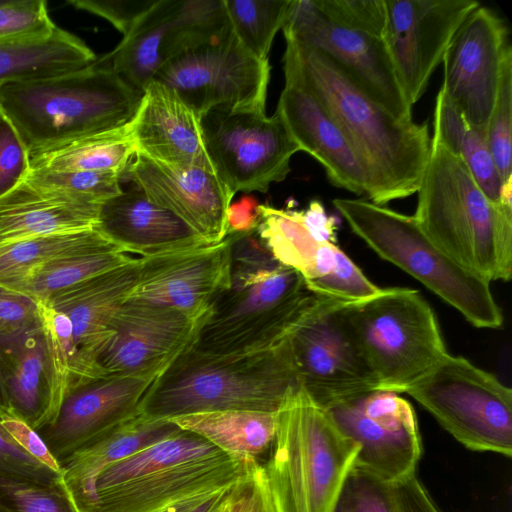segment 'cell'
<instances>
[{"mask_svg":"<svg viewBox=\"0 0 512 512\" xmlns=\"http://www.w3.org/2000/svg\"><path fill=\"white\" fill-rule=\"evenodd\" d=\"M345 305L318 296L290 334L300 386L324 409L379 390L345 319Z\"/></svg>","mask_w":512,"mask_h":512,"instance_id":"13","label":"cell"},{"mask_svg":"<svg viewBox=\"0 0 512 512\" xmlns=\"http://www.w3.org/2000/svg\"><path fill=\"white\" fill-rule=\"evenodd\" d=\"M155 0H71L68 3L79 10L98 15L126 35L138 18Z\"/></svg>","mask_w":512,"mask_h":512,"instance_id":"47","label":"cell"},{"mask_svg":"<svg viewBox=\"0 0 512 512\" xmlns=\"http://www.w3.org/2000/svg\"><path fill=\"white\" fill-rule=\"evenodd\" d=\"M0 358L14 414L38 431L52 394V374L42 326L0 343Z\"/></svg>","mask_w":512,"mask_h":512,"instance_id":"30","label":"cell"},{"mask_svg":"<svg viewBox=\"0 0 512 512\" xmlns=\"http://www.w3.org/2000/svg\"><path fill=\"white\" fill-rule=\"evenodd\" d=\"M233 487L216 494L190 512H218L226 503Z\"/></svg>","mask_w":512,"mask_h":512,"instance_id":"54","label":"cell"},{"mask_svg":"<svg viewBox=\"0 0 512 512\" xmlns=\"http://www.w3.org/2000/svg\"><path fill=\"white\" fill-rule=\"evenodd\" d=\"M259 205L252 196H244L239 201L231 203L227 212L228 234L256 230L259 224Z\"/></svg>","mask_w":512,"mask_h":512,"instance_id":"52","label":"cell"},{"mask_svg":"<svg viewBox=\"0 0 512 512\" xmlns=\"http://www.w3.org/2000/svg\"><path fill=\"white\" fill-rule=\"evenodd\" d=\"M231 28L256 58L268 60L277 32L282 29L290 0H223Z\"/></svg>","mask_w":512,"mask_h":512,"instance_id":"36","label":"cell"},{"mask_svg":"<svg viewBox=\"0 0 512 512\" xmlns=\"http://www.w3.org/2000/svg\"><path fill=\"white\" fill-rule=\"evenodd\" d=\"M227 502H228V499H227L226 503L223 505V507L218 512H227Z\"/></svg>","mask_w":512,"mask_h":512,"instance_id":"56","label":"cell"},{"mask_svg":"<svg viewBox=\"0 0 512 512\" xmlns=\"http://www.w3.org/2000/svg\"><path fill=\"white\" fill-rule=\"evenodd\" d=\"M56 24L45 0H4L0 3V43L46 36Z\"/></svg>","mask_w":512,"mask_h":512,"instance_id":"41","label":"cell"},{"mask_svg":"<svg viewBox=\"0 0 512 512\" xmlns=\"http://www.w3.org/2000/svg\"><path fill=\"white\" fill-rule=\"evenodd\" d=\"M139 258L122 251L71 256L46 263L1 286L41 302L93 277L133 264Z\"/></svg>","mask_w":512,"mask_h":512,"instance_id":"35","label":"cell"},{"mask_svg":"<svg viewBox=\"0 0 512 512\" xmlns=\"http://www.w3.org/2000/svg\"><path fill=\"white\" fill-rule=\"evenodd\" d=\"M358 446L355 467L387 483L416 474L422 441L413 406L398 393L373 390L326 409Z\"/></svg>","mask_w":512,"mask_h":512,"instance_id":"14","label":"cell"},{"mask_svg":"<svg viewBox=\"0 0 512 512\" xmlns=\"http://www.w3.org/2000/svg\"><path fill=\"white\" fill-rule=\"evenodd\" d=\"M0 512H2V511L0 510Z\"/></svg>","mask_w":512,"mask_h":512,"instance_id":"59","label":"cell"},{"mask_svg":"<svg viewBox=\"0 0 512 512\" xmlns=\"http://www.w3.org/2000/svg\"><path fill=\"white\" fill-rule=\"evenodd\" d=\"M0 473L20 476L46 486H55L58 477L18 447L1 426Z\"/></svg>","mask_w":512,"mask_h":512,"instance_id":"48","label":"cell"},{"mask_svg":"<svg viewBox=\"0 0 512 512\" xmlns=\"http://www.w3.org/2000/svg\"><path fill=\"white\" fill-rule=\"evenodd\" d=\"M13 415L15 414L10 406L9 398L7 395L3 376L2 362L0 358V420Z\"/></svg>","mask_w":512,"mask_h":512,"instance_id":"55","label":"cell"},{"mask_svg":"<svg viewBox=\"0 0 512 512\" xmlns=\"http://www.w3.org/2000/svg\"><path fill=\"white\" fill-rule=\"evenodd\" d=\"M343 313L379 390L405 393L448 354L436 315L416 289L382 288Z\"/></svg>","mask_w":512,"mask_h":512,"instance_id":"9","label":"cell"},{"mask_svg":"<svg viewBox=\"0 0 512 512\" xmlns=\"http://www.w3.org/2000/svg\"><path fill=\"white\" fill-rule=\"evenodd\" d=\"M234 234L216 244L141 258L135 284L125 301L165 307L207 318L230 286Z\"/></svg>","mask_w":512,"mask_h":512,"instance_id":"19","label":"cell"},{"mask_svg":"<svg viewBox=\"0 0 512 512\" xmlns=\"http://www.w3.org/2000/svg\"><path fill=\"white\" fill-rule=\"evenodd\" d=\"M122 251L97 227L33 237L0 246V285L71 256Z\"/></svg>","mask_w":512,"mask_h":512,"instance_id":"34","label":"cell"},{"mask_svg":"<svg viewBox=\"0 0 512 512\" xmlns=\"http://www.w3.org/2000/svg\"><path fill=\"white\" fill-rule=\"evenodd\" d=\"M285 39V83L313 94L344 132L366 171L369 201L384 206L415 194L430 152L427 122L396 119L327 56Z\"/></svg>","mask_w":512,"mask_h":512,"instance_id":"1","label":"cell"},{"mask_svg":"<svg viewBox=\"0 0 512 512\" xmlns=\"http://www.w3.org/2000/svg\"><path fill=\"white\" fill-rule=\"evenodd\" d=\"M300 148L324 168L334 186L366 194L362 162L344 132L318 99L306 89L285 83L275 111Z\"/></svg>","mask_w":512,"mask_h":512,"instance_id":"25","label":"cell"},{"mask_svg":"<svg viewBox=\"0 0 512 512\" xmlns=\"http://www.w3.org/2000/svg\"><path fill=\"white\" fill-rule=\"evenodd\" d=\"M121 177L112 171H30L25 179L79 200L101 205L123 191Z\"/></svg>","mask_w":512,"mask_h":512,"instance_id":"38","label":"cell"},{"mask_svg":"<svg viewBox=\"0 0 512 512\" xmlns=\"http://www.w3.org/2000/svg\"><path fill=\"white\" fill-rule=\"evenodd\" d=\"M454 155L462 160L488 200L494 204L498 203L502 183L487 143L486 131L469 126L461 137Z\"/></svg>","mask_w":512,"mask_h":512,"instance_id":"42","label":"cell"},{"mask_svg":"<svg viewBox=\"0 0 512 512\" xmlns=\"http://www.w3.org/2000/svg\"><path fill=\"white\" fill-rule=\"evenodd\" d=\"M258 465L180 429L104 470L96 483L98 504L88 512H156L197 494L231 488Z\"/></svg>","mask_w":512,"mask_h":512,"instance_id":"7","label":"cell"},{"mask_svg":"<svg viewBox=\"0 0 512 512\" xmlns=\"http://www.w3.org/2000/svg\"><path fill=\"white\" fill-rule=\"evenodd\" d=\"M300 387L290 336L277 346L237 356H213L192 345L156 383L143 412L151 417L249 410L275 413Z\"/></svg>","mask_w":512,"mask_h":512,"instance_id":"6","label":"cell"},{"mask_svg":"<svg viewBox=\"0 0 512 512\" xmlns=\"http://www.w3.org/2000/svg\"><path fill=\"white\" fill-rule=\"evenodd\" d=\"M179 430L168 419L142 412L61 459L56 488L69 506L91 511L98 504L96 483L104 470Z\"/></svg>","mask_w":512,"mask_h":512,"instance_id":"27","label":"cell"},{"mask_svg":"<svg viewBox=\"0 0 512 512\" xmlns=\"http://www.w3.org/2000/svg\"><path fill=\"white\" fill-rule=\"evenodd\" d=\"M257 233L273 258L297 271L305 285L332 272L340 250L336 220L314 200L304 210L260 204Z\"/></svg>","mask_w":512,"mask_h":512,"instance_id":"26","label":"cell"},{"mask_svg":"<svg viewBox=\"0 0 512 512\" xmlns=\"http://www.w3.org/2000/svg\"><path fill=\"white\" fill-rule=\"evenodd\" d=\"M413 216L454 262L487 280L512 276V204L490 202L462 160L431 141Z\"/></svg>","mask_w":512,"mask_h":512,"instance_id":"3","label":"cell"},{"mask_svg":"<svg viewBox=\"0 0 512 512\" xmlns=\"http://www.w3.org/2000/svg\"><path fill=\"white\" fill-rule=\"evenodd\" d=\"M96 227L124 252L141 258L207 244L180 218L153 203L136 185L101 204Z\"/></svg>","mask_w":512,"mask_h":512,"instance_id":"28","label":"cell"},{"mask_svg":"<svg viewBox=\"0 0 512 512\" xmlns=\"http://www.w3.org/2000/svg\"><path fill=\"white\" fill-rule=\"evenodd\" d=\"M269 79V60L253 56L229 22L175 54L154 78L200 117L215 107L265 109Z\"/></svg>","mask_w":512,"mask_h":512,"instance_id":"11","label":"cell"},{"mask_svg":"<svg viewBox=\"0 0 512 512\" xmlns=\"http://www.w3.org/2000/svg\"><path fill=\"white\" fill-rule=\"evenodd\" d=\"M6 434L29 456L59 476L61 465L41 435L25 420L13 415L0 420Z\"/></svg>","mask_w":512,"mask_h":512,"instance_id":"49","label":"cell"},{"mask_svg":"<svg viewBox=\"0 0 512 512\" xmlns=\"http://www.w3.org/2000/svg\"><path fill=\"white\" fill-rule=\"evenodd\" d=\"M0 510L2 512H71L55 486L0 473Z\"/></svg>","mask_w":512,"mask_h":512,"instance_id":"40","label":"cell"},{"mask_svg":"<svg viewBox=\"0 0 512 512\" xmlns=\"http://www.w3.org/2000/svg\"><path fill=\"white\" fill-rule=\"evenodd\" d=\"M204 145L213 170L236 192H267L290 172L300 151L285 123L264 108L215 107L200 118Z\"/></svg>","mask_w":512,"mask_h":512,"instance_id":"12","label":"cell"},{"mask_svg":"<svg viewBox=\"0 0 512 512\" xmlns=\"http://www.w3.org/2000/svg\"><path fill=\"white\" fill-rule=\"evenodd\" d=\"M41 326L38 302L24 293L0 285V343Z\"/></svg>","mask_w":512,"mask_h":512,"instance_id":"45","label":"cell"},{"mask_svg":"<svg viewBox=\"0 0 512 512\" xmlns=\"http://www.w3.org/2000/svg\"><path fill=\"white\" fill-rule=\"evenodd\" d=\"M135 154L127 123L33 152L29 165L30 171H112L123 175Z\"/></svg>","mask_w":512,"mask_h":512,"instance_id":"33","label":"cell"},{"mask_svg":"<svg viewBox=\"0 0 512 512\" xmlns=\"http://www.w3.org/2000/svg\"><path fill=\"white\" fill-rule=\"evenodd\" d=\"M266 464L258 466L268 512H335L358 446L300 386L276 411Z\"/></svg>","mask_w":512,"mask_h":512,"instance_id":"4","label":"cell"},{"mask_svg":"<svg viewBox=\"0 0 512 512\" xmlns=\"http://www.w3.org/2000/svg\"><path fill=\"white\" fill-rule=\"evenodd\" d=\"M335 512H398L390 484L354 467L347 477Z\"/></svg>","mask_w":512,"mask_h":512,"instance_id":"43","label":"cell"},{"mask_svg":"<svg viewBox=\"0 0 512 512\" xmlns=\"http://www.w3.org/2000/svg\"><path fill=\"white\" fill-rule=\"evenodd\" d=\"M126 172L153 203L180 218L205 243H219L228 235L234 194L214 170L171 168L136 153Z\"/></svg>","mask_w":512,"mask_h":512,"instance_id":"21","label":"cell"},{"mask_svg":"<svg viewBox=\"0 0 512 512\" xmlns=\"http://www.w3.org/2000/svg\"><path fill=\"white\" fill-rule=\"evenodd\" d=\"M306 288L312 294L345 304H356L368 300L382 289L370 281L341 249L332 272L306 284Z\"/></svg>","mask_w":512,"mask_h":512,"instance_id":"39","label":"cell"},{"mask_svg":"<svg viewBox=\"0 0 512 512\" xmlns=\"http://www.w3.org/2000/svg\"><path fill=\"white\" fill-rule=\"evenodd\" d=\"M142 92L102 59L83 69L0 86V107L28 154L125 125Z\"/></svg>","mask_w":512,"mask_h":512,"instance_id":"5","label":"cell"},{"mask_svg":"<svg viewBox=\"0 0 512 512\" xmlns=\"http://www.w3.org/2000/svg\"><path fill=\"white\" fill-rule=\"evenodd\" d=\"M382 40L404 93L413 106L443 61L466 17L480 5L475 0H384Z\"/></svg>","mask_w":512,"mask_h":512,"instance_id":"18","label":"cell"},{"mask_svg":"<svg viewBox=\"0 0 512 512\" xmlns=\"http://www.w3.org/2000/svg\"><path fill=\"white\" fill-rule=\"evenodd\" d=\"M95 62L94 52L80 38L56 27L46 36L0 43V86L77 71Z\"/></svg>","mask_w":512,"mask_h":512,"instance_id":"31","label":"cell"},{"mask_svg":"<svg viewBox=\"0 0 512 512\" xmlns=\"http://www.w3.org/2000/svg\"><path fill=\"white\" fill-rule=\"evenodd\" d=\"M486 139L502 185L512 178V48L504 53L494 106L486 126Z\"/></svg>","mask_w":512,"mask_h":512,"instance_id":"37","label":"cell"},{"mask_svg":"<svg viewBox=\"0 0 512 512\" xmlns=\"http://www.w3.org/2000/svg\"><path fill=\"white\" fill-rule=\"evenodd\" d=\"M29 171L28 151L5 118L0 123V198L21 184Z\"/></svg>","mask_w":512,"mask_h":512,"instance_id":"46","label":"cell"},{"mask_svg":"<svg viewBox=\"0 0 512 512\" xmlns=\"http://www.w3.org/2000/svg\"><path fill=\"white\" fill-rule=\"evenodd\" d=\"M227 24L223 0H155L102 60L143 93L170 58Z\"/></svg>","mask_w":512,"mask_h":512,"instance_id":"16","label":"cell"},{"mask_svg":"<svg viewBox=\"0 0 512 512\" xmlns=\"http://www.w3.org/2000/svg\"><path fill=\"white\" fill-rule=\"evenodd\" d=\"M4 119H5V116H4V114H3V112H2V109H1V107H0V123H1Z\"/></svg>","mask_w":512,"mask_h":512,"instance_id":"57","label":"cell"},{"mask_svg":"<svg viewBox=\"0 0 512 512\" xmlns=\"http://www.w3.org/2000/svg\"><path fill=\"white\" fill-rule=\"evenodd\" d=\"M200 118L172 89L151 81L129 122L136 153L171 168L213 170Z\"/></svg>","mask_w":512,"mask_h":512,"instance_id":"24","label":"cell"},{"mask_svg":"<svg viewBox=\"0 0 512 512\" xmlns=\"http://www.w3.org/2000/svg\"><path fill=\"white\" fill-rule=\"evenodd\" d=\"M184 351L138 371L105 375L71 387L55 420L37 432L60 461L142 413L160 377Z\"/></svg>","mask_w":512,"mask_h":512,"instance_id":"17","label":"cell"},{"mask_svg":"<svg viewBox=\"0 0 512 512\" xmlns=\"http://www.w3.org/2000/svg\"><path fill=\"white\" fill-rule=\"evenodd\" d=\"M4 0H0V3H2Z\"/></svg>","mask_w":512,"mask_h":512,"instance_id":"58","label":"cell"},{"mask_svg":"<svg viewBox=\"0 0 512 512\" xmlns=\"http://www.w3.org/2000/svg\"><path fill=\"white\" fill-rule=\"evenodd\" d=\"M100 206L25 179L0 198V246L96 227Z\"/></svg>","mask_w":512,"mask_h":512,"instance_id":"29","label":"cell"},{"mask_svg":"<svg viewBox=\"0 0 512 512\" xmlns=\"http://www.w3.org/2000/svg\"><path fill=\"white\" fill-rule=\"evenodd\" d=\"M324 18L337 26L382 38L384 0H315Z\"/></svg>","mask_w":512,"mask_h":512,"instance_id":"44","label":"cell"},{"mask_svg":"<svg viewBox=\"0 0 512 512\" xmlns=\"http://www.w3.org/2000/svg\"><path fill=\"white\" fill-rule=\"evenodd\" d=\"M179 429L194 433L223 453L241 460L257 461L272 445L276 412L220 410L169 418Z\"/></svg>","mask_w":512,"mask_h":512,"instance_id":"32","label":"cell"},{"mask_svg":"<svg viewBox=\"0 0 512 512\" xmlns=\"http://www.w3.org/2000/svg\"><path fill=\"white\" fill-rule=\"evenodd\" d=\"M257 469L233 487L228 497L227 512H268Z\"/></svg>","mask_w":512,"mask_h":512,"instance_id":"51","label":"cell"},{"mask_svg":"<svg viewBox=\"0 0 512 512\" xmlns=\"http://www.w3.org/2000/svg\"><path fill=\"white\" fill-rule=\"evenodd\" d=\"M282 30L285 38L295 39L327 56L396 119L413 120L412 106L381 37L328 22L315 0H290Z\"/></svg>","mask_w":512,"mask_h":512,"instance_id":"15","label":"cell"},{"mask_svg":"<svg viewBox=\"0 0 512 512\" xmlns=\"http://www.w3.org/2000/svg\"><path fill=\"white\" fill-rule=\"evenodd\" d=\"M389 484L398 512H442L416 474Z\"/></svg>","mask_w":512,"mask_h":512,"instance_id":"50","label":"cell"},{"mask_svg":"<svg viewBox=\"0 0 512 512\" xmlns=\"http://www.w3.org/2000/svg\"><path fill=\"white\" fill-rule=\"evenodd\" d=\"M227 489H230V488H227ZM227 489L219 490L216 492L197 494V495L185 498L183 500L177 501L175 503H172L156 512H190L194 508H196L197 506L202 504L203 502L210 499L211 497H213L216 494H218L224 490H227Z\"/></svg>","mask_w":512,"mask_h":512,"instance_id":"53","label":"cell"},{"mask_svg":"<svg viewBox=\"0 0 512 512\" xmlns=\"http://www.w3.org/2000/svg\"><path fill=\"white\" fill-rule=\"evenodd\" d=\"M405 393L466 448L511 457L512 391L493 374L448 353Z\"/></svg>","mask_w":512,"mask_h":512,"instance_id":"10","label":"cell"},{"mask_svg":"<svg viewBox=\"0 0 512 512\" xmlns=\"http://www.w3.org/2000/svg\"><path fill=\"white\" fill-rule=\"evenodd\" d=\"M333 205L379 257L417 279L471 325L502 326L503 314L490 282L454 262L424 234L413 216L363 199L336 198Z\"/></svg>","mask_w":512,"mask_h":512,"instance_id":"8","label":"cell"},{"mask_svg":"<svg viewBox=\"0 0 512 512\" xmlns=\"http://www.w3.org/2000/svg\"><path fill=\"white\" fill-rule=\"evenodd\" d=\"M509 45L504 20L479 5L462 22L447 48L441 88L472 127L486 130Z\"/></svg>","mask_w":512,"mask_h":512,"instance_id":"20","label":"cell"},{"mask_svg":"<svg viewBox=\"0 0 512 512\" xmlns=\"http://www.w3.org/2000/svg\"><path fill=\"white\" fill-rule=\"evenodd\" d=\"M317 297L297 271L273 258L257 229L234 234L230 286L214 302L192 348L213 356L273 348Z\"/></svg>","mask_w":512,"mask_h":512,"instance_id":"2","label":"cell"},{"mask_svg":"<svg viewBox=\"0 0 512 512\" xmlns=\"http://www.w3.org/2000/svg\"><path fill=\"white\" fill-rule=\"evenodd\" d=\"M207 318L124 301L111 322L113 334L98 355V370L102 376L129 373L178 354L194 344Z\"/></svg>","mask_w":512,"mask_h":512,"instance_id":"22","label":"cell"},{"mask_svg":"<svg viewBox=\"0 0 512 512\" xmlns=\"http://www.w3.org/2000/svg\"><path fill=\"white\" fill-rule=\"evenodd\" d=\"M140 264L141 257L133 264L93 277L41 301L64 313L71 322L76 351L71 387L102 376L97 367L98 355L113 334L111 322L133 288Z\"/></svg>","mask_w":512,"mask_h":512,"instance_id":"23","label":"cell"}]
</instances>
